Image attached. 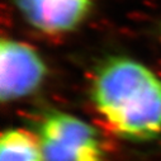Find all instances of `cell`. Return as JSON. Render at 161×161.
I'll list each match as a JSON object with an SVG mask.
<instances>
[{
    "label": "cell",
    "instance_id": "4",
    "mask_svg": "<svg viewBox=\"0 0 161 161\" xmlns=\"http://www.w3.org/2000/svg\"><path fill=\"white\" fill-rule=\"evenodd\" d=\"M23 20L46 36L74 32L89 17L94 0H13Z\"/></svg>",
    "mask_w": 161,
    "mask_h": 161
},
{
    "label": "cell",
    "instance_id": "2",
    "mask_svg": "<svg viewBox=\"0 0 161 161\" xmlns=\"http://www.w3.org/2000/svg\"><path fill=\"white\" fill-rule=\"evenodd\" d=\"M45 161H104L98 131L83 118L50 110L37 126Z\"/></svg>",
    "mask_w": 161,
    "mask_h": 161
},
{
    "label": "cell",
    "instance_id": "3",
    "mask_svg": "<svg viewBox=\"0 0 161 161\" xmlns=\"http://www.w3.org/2000/svg\"><path fill=\"white\" fill-rule=\"evenodd\" d=\"M47 76V66L31 45L3 37L0 43V99L12 103L36 93Z\"/></svg>",
    "mask_w": 161,
    "mask_h": 161
},
{
    "label": "cell",
    "instance_id": "5",
    "mask_svg": "<svg viewBox=\"0 0 161 161\" xmlns=\"http://www.w3.org/2000/svg\"><path fill=\"white\" fill-rule=\"evenodd\" d=\"M0 161H45L37 133L19 127L3 131Z\"/></svg>",
    "mask_w": 161,
    "mask_h": 161
},
{
    "label": "cell",
    "instance_id": "6",
    "mask_svg": "<svg viewBox=\"0 0 161 161\" xmlns=\"http://www.w3.org/2000/svg\"><path fill=\"white\" fill-rule=\"evenodd\" d=\"M160 32H161V25H160Z\"/></svg>",
    "mask_w": 161,
    "mask_h": 161
},
{
    "label": "cell",
    "instance_id": "1",
    "mask_svg": "<svg viewBox=\"0 0 161 161\" xmlns=\"http://www.w3.org/2000/svg\"><path fill=\"white\" fill-rule=\"evenodd\" d=\"M90 99L114 136L133 142L161 137V77L145 64L108 57L93 75Z\"/></svg>",
    "mask_w": 161,
    "mask_h": 161
}]
</instances>
